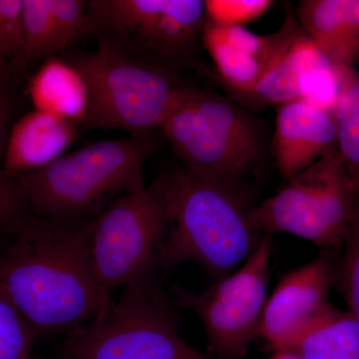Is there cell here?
<instances>
[{
    "label": "cell",
    "instance_id": "cell-3",
    "mask_svg": "<svg viewBox=\"0 0 359 359\" xmlns=\"http://www.w3.org/2000/svg\"><path fill=\"white\" fill-rule=\"evenodd\" d=\"M148 138L100 141L18 177L39 218L77 223L125 194L145 187Z\"/></svg>",
    "mask_w": 359,
    "mask_h": 359
},
{
    "label": "cell",
    "instance_id": "cell-25",
    "mask_svg": "<svg viewBox=\"0 0 359 359\" xmlns=\"http://www.w3.org/2000/svg\"><path fill=\"white\" fill-rule=\"evenodd\" d=\"M29 207L20 179L11 176L0 166V229L20 231L25 226V214Z\"/></svg>",
    "mask_w": 359,
    "mask_h": 359
},
{
    "label": "cell",
    "instance_id": "cell-29",
    "mask_svg": "<svg viewBox=\"0 0 359 359\" xmlns=\"http://www.w3.org/2000/svg\"><path fill=\"white\" fill-rule=\"evenodd\" d=\"M0 59H1V60L6 61L7 65H8V62H7L6 56H4V43H2L1 35H0Z\"/></svg>",
    "mask_w": 359,
    "mask_h": 359
},
{
    "label": "cell",
    "instance_id": "cell-31",
    "mask_svg": "<svg viewBox=\"0 0 359 359\" xmlns=\"http://www.w3.org/2000/svg\"><path fill=\"white\" fill-rule=\"evenodd\" d=\"M28 359H33V358H32V356H30V358H28Z\"/></svg>",
    "mask_w": 359,
    "mask_h": 359
},
{
    "label": "cell",
    "instance_id": "cell-22",
    "mask_svg": "<svg viewBox=\"0 0 359 359\" xmlns=\"http://www.w3.org/2000/svg\"><path fill=\"white\" fill-rule=\"evenodd\" d=\"M342 245L344 255L334 269V278L346 302L347 311L359 320V198Z\"/></svg>",
    "mask_w": 359,
    "mask_h": 359
},
{
    "label": "cell",
    "instance_id": "cell-24",
    "mask_svg": "<svg viewBox=\"0 0 359 359\" xmlns=\"http://www.w3.org/2000/svg\"><path fill=\"white\" fill-rule=\"evenodd\" d=\"M273 4L271 0H208L205 20L219 25L243 26L262 18Z\"/></svg>",
    "mask_w": 359,
    "mask_h": 359
},
{
    "label": "cell",
    "instance_id": "cell-27",
    "mask_svg": "<svg viewBox=\"0 0 359 359\" xmlns=\"http://www.w3.org/2000/svg\"><path fill=\"white\" fill-rule=\"evenodd\" d=\"M8 65L0 59V152L6 148L7 140V124H8L11 105L7 94L6 80L8 75Z\"/></svg>",
    "mask_w": 359,
    "mask_h": 359
},
{
    "label": "cell",
    "instance_id": "cell-8",
    "mask_svg": "<svg viewBox=\"0 0 359 359\" xmlns=\"http://www.w3.org/2000/svg\"><path fill=\"white\" fill-rule=\"evenodd\" d=\"M358 198L359 187L334 146L250 209L249 221L261 235L287 233L332 249L344 244Z\"/></svg>",
    "mask_w": 359,
    "mask_h": 359
},
{
    "label": "cell",
    "instance_id": "cell-15",
    "mask_svg": "<svg viewBox=\"0 0 359 359\" xmlns=\"http://www.w3.org/2000/svg\"><path fill=\"white\" fill-rule=\"evenodd\" d=\"M30 99L35 110L82 124L88 106L83 77L67 61L50 57L30 79Z\"/></svg>",
    "mask_w": 359,
    "mask_h": 359
},
{
    "label": "cell",
    "instance_id": "cell-19",
    "mask_svg": "<svg viewBox=\"0 0 359 359\" xmlns=\"http://www.w3.org/2000/svg\"><path fill=\"white\" fill-rule=\"evenodd\" d=\"M22 46L18 57L9 65V72L58 53L47 0H22Z\"/></svg>",
    "mask_w": 359,
    "mask_h": 359
},
{
    "label": "cell",
    "instance_id": "cell-5",
    "mask_svg": "<svg viewBox=\"0 0 359 359\" xmlns=\"http://www.w3.org/2000/svg\"><path fill=\"white\" fill-rule=\"evenodd\" d=\"M83 77L88 106L85 129H120L146 139L171 114L191 87L176 74L132 60L98 45L66 56Z\"/></svg>",
    "mask_w": 359,
    "mask_h": 359
},
{
    "label": "cell",
    "instance_id": "cell-18",
    "mask_svg": "<svg viewBox=\"0 0 359 359\" xmlns=\"http://www.w3.org/2000/svg\"><path fill=\"white\" fill-rule=\"evenodd\" d=\"M202 41L224 83L240 95L249 93L273 65L248 52L233 48L217 34L207 20L203 28Z\"/></svg>",
    "mask_w": 359,
    "mask_h": 359
},
{
    "label": "cell",
    "instance_id": "cell-11",
    "mask_svg": "<svg viewBox=\"0 0 359 359\" xmlns=\"http://www.w3.org/2000/svg\"><path fill=\"white\" fill-rule=\"evenodd\" d=\"M334 282V269L325 256L283 276L268 297L257 337L276 353H290L330 306L327 297Z\"/></svg>",
    "mask_w": 359,
    "mask_h": 359
},
{
    "label": "cell",
    "instance_id": "cell-28",
    "mask_svg": "<svg viewBox=\"0 0 359 359\" xmlns=\"http://www.w3.org/2000/svg\"><path fill=\"white\" fill-rule=\"evenodd\" d=\"M271 359H299L294 354L290 353H276Z\"/></svg>",
    "mask_w": 359,
    "mask_h": 359
},
{
    "label": "cell",
    "instance_id": "cell-9",
    "mask_svg": "<svg viewBox=\"0 0 359 359\" xmlns=\"http://www.w3.org/2000/svg\"><path fill=\"white\" fill-rule=\"evenodd\" d=\"M168 231L166 178L125 194L90 222V257L104 302L147 278Z\"/></svg>",
    "mask_w": 359,
    "mask_h": 359
},
{
    "label": "cell",
    "instance_id": "cell-23",
    "mask_svg": "<svg viewBox=\"0 0 359 359\" xmlns=\"http://www.w3.org/2000/svg\"><path fill=\"white\" fill-rule=\"evenodd\" d=\"M87 2L84 0H47L57 52L65 50L73 41L81 39Z\"/></svg>",
    "mask_w": 359,
    "mask_h": 359
},
{
    "label": "cell",
    "instance_id": "cell-7",
    "mask_svg": "<svg viewBox=\"0 0 359 359\" xmlns=\"http://www.w3.org/2000/svg\"><path fill=\"white\" fill-rule=\"evenodd\" d=\"M62 359H203L179 334L173 309L147 278L68 332Z\"/></svg>",
    "mask_w": 359,
    "mask_h": 359
},
{
    "label": "cell",
    "instance_id": "cell-16",
    "mask_svg": "<svg viewBox=\"0 0 359 359\" xmlns=\"http://www.w3.org/2000/svg\"><path fill=\"white\" fill-rule=\"evenodd\" d=\"M290 353L299 359H359V320L330 304Z\"/></svg>",
    "mask_w": 359,
    "mask_h": 359
},
{
    "label": "cell",
    "instance_id": "cell-20",
    "mask_svg": "<svg viewBox=\"0 0 359 359\" xmlns=\"http://www.w3.org/2000/svg\"><path fill=\"white\" fill-rule=\"evenodd\" d=\"M337 147L359 187V73L353 70L334 110Z\"/></svg>",
    "mask_w": 359,
    "mask_h": 359
},
{
    "label": "cell",
    "instance_id": "cell-14",
    "mask_svg": "<svg viewBox=\"0 0 359 359\" xmlns=\"http://www.w3.org/2000/svg\"><path fill=\"white\" fill-rule=\"evenodd\" d=\"M295 18L334 65L354 68L359 53V0H304Z\"/></svg>",
    "mask_w": 359,
    "mask_h": 359
},
{
    "label": "cell",
    "instance_id": "cell-4",
    "mask_svg": "<svg viewBox=\"0 0 359 359\" xmlns=\"http://www.w3.org/2000/svg\"><path fill=\"white\" fill-rule=\"evenodd\" d=\"M182 167L238 191L264 156L261 125L223 97L191 89L161 126Z\"/></svg>",
    "mask_w": 359,
    "mask_h": 359
},
{
    "label": "cell",
    "instance_id": "cell-26",
    "mask_svg": "<svg viewBox=\"0 0 359 359\" xmlns=\"http://www.w3.org/2000/svg\"><path fill=\"white\" fill-rule=\"evenodd\" d=\"M0 35L4 56L11 65L22 46V0H0Z\"/></svg>",
    "mask_w": 359,
    "mask_h": 359
},
{
    "label": "cell",
    "instance_id": "cell-6",
    "mask_svg": "<svg viewBox=\"0 0 359 359\" xmlns=\"http://www.w3.org/2000/svg\"><path fill=\"white\" fill-rule=\"evenodd\" d=\"M205 22L203 0H90L82 37L176 74L191 60Z\"/></svg>",
    "mask_w": 359,
    "mask_h": 359
},
{
    "label": "cell",
    "instance_id": "cell-2",
    "mask_svg": "<svg viewBox=\"0 0 359 359\" xmlns=\"http://www.w3.org/2000/svg\"><path fill=\"white\" fill-rule=\"evenodd\" d=\"M165 178L168 231L161 261L193 262L224 276L242 266L262 237L238 191L183 167Z\"/></svg>",
    "mask_w": 359,
    "mask_h": 359
},
{
    "label": "cell",
    "instance_id": "cell-30",
    "mask_svg": "<svg viewBox=\"0 0 359 359\" xmlns=\"http://www.w3.org/2000/svg\"><path fill=\"white\" fill-rule=\"evenodd\" d=\"M359 63V53H358V59H356V63Z\"/></svg>",
    "mask_w": 359,
    "mask_h": 359
},
{
    "label": "cell",
    "instance_id": "cell-21",
    "mask_svg": "<svg viewBox=\"0 0 359 359\" xmlns=\"http://www.w3.org/2000/svg\"><path fill=\"white\" fill-rule=\"evenodd\" d=\"M37 332L0 287V359H28Z\"/></svg>",
    "mask_w": 359,
    "mask_h": 359
},
{
    "label": "cell",
    "instance_id": "cell-13",
    "mask_svg": "<svg viewBox=\"0 0 359 359\" xmlns=\"http://www.w3.org/2000/svg\"><path fill=\"white\" fill-rule=\"evenodd\" d=\"M78 125L34 110L20 118L7 137L4 170L18 177L48 166L65 155L77 136Z\"/></svg>",
    "mask_w": 359,
    "mask_h": 359
},
{
    "label": "cell",
    "instance_id": "cell-10",
    "mask_svg": "<svg viewBox=\"0 0 359 359\" xmlns=\"http://www.w3.org/2000/svg\"><path fill=\"white\" fill-rule=\"evenodd\" d=\"M271 241L264 235L242 266L201 294L179 292V299L204 325L212 349L223 358H244L257 337L268 301Z\"/></svg>",
    "mask_w": 359,
    "mask_h": 359
},
{
    "label": "cell",
    "instance_id": "cell-12",
    "mask_svg": "<svg viewBox=\"0 0 359 359\" xmlns=\"http://www.w3.org/2000/svg\"><path fill=\"white\" fill-rule=\"evenodd\" d=\"M337 146L334 113L302 100L278 106L273 134V158L285 181L302 171Z\"/></svg>",
    "mask_w": 359,
    "mask_h": 359
},
{
    "label": "cell",
    "instance_id": "cell-17",
    "mask_svg": "<svg viewBox=\"0 0 359 359\" xmlns=\"http://www.w3.org/2000/svg\"><path fill=\"white\" fill-rule=\"evenodd\" d=\"M311 40L304 32L255 85L245 98L262 104L280 106L299 100L301 78L306 50Z\"/></svg>",
    "mask_w": 359,
    "mask_h": 359
},
{
    "label": "cell",
    "instance_id": "cell-1",
    "mask_svg": "<svg viewBox=\"0 0 359 359\" xmlns=\"http://www.w3.org/2000/svg\"><path fill=\"white\" fill-rule=\"evenodd\" d=\"M90 223L37 219L0 254V287L36 332H67L108 308L90 257Z\"/></svg>",
    "mask_w": 359,
    "mask_h": 359
}]
</instances>
